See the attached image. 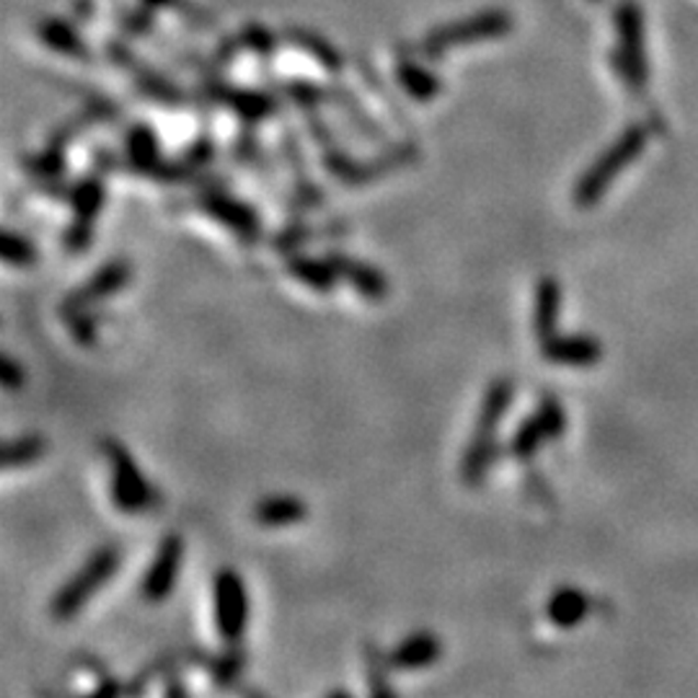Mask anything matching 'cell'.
<instances>
[{
    "mask_svg": "<svg viewBox=\"0 0 698 698\" xmlns=\"http://www.w3.org/2000/svg\"><path fill=\"white\" fill-rule=\"evenodd\" d=\"M0 380H3L5 391H16V388L24 386V370H21V365L9 355L3 357V368H0Z\"/></svg>",
    "mask_w": 698,
    "mask_h": 698,
    "instance_id": "obj_26",
    "label": "cell"
},
{
    "mask_svg": "<svg viewBox=\"0 0 698 698\" xmlns=\"http://www.w3.org/2000/svg\"><path fill=\"white\" fill-rule=\"evenodd\" d=\"M443 654L440 639L430 631H414L407 639H401L388 654V667L393 671H422V667L435 665Z\"/></svg>",
    "mask_w": 698,
    "mask_h": 698,
    "instance_id": "obj_14",
    "label": "cell"
},
{
    "mask_svg": "<svg viewBox=\"0 0 698 698\" xmlns=\"http://www.w3.org/2000/svg\"><path fill=\"white\" fill-rule=\"evenodd\" d=\"M616 34H618V47L614 53V68L621 76L634 96H644L646 93V78H650V68H646V42H644V13L634 0H623L616 9Z\"/></svg>",
    "mask_w": 698,
    "mask_h": 698,
    "instance_id": "obj_2",
    "label": "cell"
},
{
    "mask_svg": "<svg viewBox=\"0 0 698 698\" xmlns=\"http://www.w3.org/2000/svg\"><path fill=\"white\" fill-rule=\"evenodd\" d=\"M646 140H650V133H646L644 125H629L623 129L618 138L610 142L608 150L603 156H597L590 169L577 179L572 192V203L580 210H590L606 197V192L614 184V179L621 174V171L629 169L634 163V158L646 148Z\"/></svg>",
    "mask_w": 698,
    "mask_h": 698,
    "instance_id": "obj_1",
    "label": "cell"
},
{
    "mask_svg": "<svg viewBox=\"0 0 698 698\" xmlns=\"http://www.w3.org/2000/svg\"><path fill=\"white\" fill-rule=\"evenodd\" d=\"M399 81L414 99H420V102H427L430 96H435V93L440 91V83L430 73H424L420 65H399Z\"/></svg>",
    "mask_w": 698,
    "mask_h": 698,
    "instance_id": "obj_23",
    "label": "cell"
},
{
    "mask_svg": "<svg viewBox=\"0 0 698 698\" xmlns=\"http://www.w3.org/2000/svg\"><path fill=\"white\" fill-rule=\"evenodd\" d=\"M45 437L39 435H24V437H16V440L5 443L3 445V469L11 471V469H24V466L34 464V460H39L42 456H45Z\"/></svg>",
    "mask_w": 698,
    "mask_h": 698,
    "instance_id": "obj_21",
    "label": "cell"
},
{
    "mask_svg": "<svg viewBox=\"0 0 698 698\" xmlns=\"http://www.w3.org/2000/svg\"><path fill=\"white\" fill-rule=\"evenodd\" d=\"M0 259H3L9 267L26 270L34 267V262H37V249H34V243L28 241L26 236L5 228L3 236H0Z\"/></svg>",
    "mask_w": 698,
    "mask_h": 698,
    "instance_id": "obj_22",
    "label": "cell"
},
{
    "mask_svg": "<svg viewBox=\"0 0 698 698\" xmlns=\"http://www.w3.org/2000/svg\"><path fill=\"white\" fill-rule=\"evenodd\" d=\"M117 567H119V549H114V546H102V549L93 551L91 559L85 561L81 570H78L73 577L65 582V585L55 593L49 610H53L57 621H70V618H73L78 610L91 600L93 593H96L99 587H104L106 582L114 577Z\"/></svg>",
    "mask_w": 698,
    "mask_h": 698,
    "instance_id": "obj_3",
    "label": "cell"
},
{
    "mask_svg": "<svg viewBox=\"0 0 698 698\" xmlns=\"http://www.w3.org/2000/svg\"><path fill=\"white\" fill-rule=\"evenodd\" d=\"M102 448L112 464V502L119 513L140 515L158 505V492L150 481L142 477L138 464L129 456L127 448L117 440H104Z\"/></svg>",
    "mask_w": 698,
    "mask_h": 698,
    "instance_id": "obj_4",
    "label": "cell"
},
{
    "mask_svg": "<svg viewBox=\"0 0 698 698\" xmlns=\"http://www.w3.org/2000/svg\"><path fill=\"white\" fill-rule=\"evenodd\" d=\"M513 28V19L505 11H484L479 16L456 21V24H448L437 32H432L427 42H424V53L427 55H443L453 47H466V45H477V42L496 39L502 34H507Z\"/></svg>",
    "mask_w": 698,
    "mask_h": 698,
    "instance_id": "obj_7",
    "label": "cell"
},
{
    "mask_svg": "<svg viewBox=\"0 0 698 698\" xmlns=\"http://www.w3.org/2000/svg\"><path fill=\"white\" fill-rule=\"evenodd\" d=\"M590 614V597L585 590L564 585L553 590V595L546 603V616L557 629H574L585 621Z\"/></svg>",
    "mask_w": 698,
    "mask_h": 698,
    "instance_id": "obj_19",
    "label": "cell"
},
{
    "mask_svg": "<svg viewBox=\"0 0 698 698\" xmlns=\"http://www.w3.org/2000/svg\"><path fill=\"white\" fill-rule=\"evenodd\" d=\"M308 517V507L304 500L290 494L267 496L254 507V520L264 528H285V525L304 523Z\"/></svg>",
    "mask_w": 698,
    "mask_h": 698,
    "instance_id": "obj_20",
    "label": "cell"
},
{
    "mask_svg": "<svg viewBox=\"0 0 698 698\" xmlns=\"http://www.w3.org/2000/svg\"><path fill=\"white\" fill-rule=\"evenodd\" d=\"M70 207H73V222L65 230V249L70 254H83L91 247L93 222L104 207V182L96 176L81 179L70 190Z\"/></svg>",
    "mask_w": 698,
    "mask_h": 698,
    "instance_id": "obj_8",
    "label": "cell"
},
{
    "mask_svg": "<svg viewBox=\"0 0 698 698\" xmlns=\"http://www.w3.org/2000/svg\"><path fill=\"white\" fill-rule=\"evenodd\" d=\"M129 275H133V270H129V262H125V259H114V262L104 264L102 270L93 272L81 287H76L62 300L60 313L65 319H70V316L89 311L93 304H102V300L112 298L114 293H119L129 283Z\"/></svg>",
    "mask_w": 698,
    "mask_h": 698,
    "instance_id": "obj_10",
    "label": "cell"
},
{
    "mask_svg": "<svg viewBox=\"0 0 698 698\" xmlns=\"http://www.w3.org/2000/svg\"><path fill=\"white\" fill-rule=\"evenodd\" d=\"M412 158H414L412 148H399V150H391V153L378 158V161H373V163H359V161H352V158L340 153V150H327V156H323V165H327L329 174L334 179H340L344 186H359V184H368V182H373V179L388 174V171L399 169V165L409 163Z\"/></svg>",
    "mask_w": 698,
    "mask_h": 698,
    "instance_id": "obj_12",
    "label": "cell"
},
{
    "mask_svg": "<svg viewBox=\"0 0 698 698\" xmlns=\"http://www.w3.org/2000/svg\"><path fill=\"white\" fill-rule=\"evenodd\" d=\"M287 275L304 283L308 290L313 293H331L340 283V270L334 267L329 256L323 259H313V256H304V254H293L285 262Z\"/></svg>",
    "mask_w": 698,
    "mask_h": 698,
    "instance_id": "obj_18",
    "label": "cell"
},
{
    "mask_svg": "<svg viewBox=\"0 0 698 698\" xmlns=\"http://www.w3.org/2000/svg\"><path fill=\"white\" fill-rule=\"evenodd\" d=\"M184 557V541L179 534H169L161 538L153 561H150L148 572L142 574L140 582V595L148 603H163L171 595V590L176 585L179 567H182Z\"/></svg>",
    "mask_w": 698,
    "mask_h": 698,
    "instance_id": "obj_11",
    "label": "cell"
},
{
    "mask_svg": "<svg viewBox=\"0 0 698 698\" xmlns=\"http://www.w3.org/2000/svg\"><path fill=\"white\" fill-rule=\"evenodd\" d=\"M213 610H215V629L226 646H236L241 642L243 631L249 623V595L243 587L239 572L222 570L215 574L213 582Z\"/></svg>",
    "mask_w": 698,
    "mask_h": 698,
    "instance_id": "obj_5",
    "label": "cell"
},
{
    "mask_svg": "<svg viewBox=\"0 0 698 698\" xmlns=\"http://www.w3.org/2000/svg\"><path fill=\"white\" fill-rule=\"evenodd\" d=\"M68 323H70V334L76 336L78 344H83V347H91V344L96 342V319H93L89 311H81V313L70 316Z\"/></svg>",
    "mask_w": 698,
    "mask_h": 698,
    "instance_id": "obj_25",
    "label": "cell"
},
{
    "mask_svg": "<svg viewBox=\"0 0 698 698\" xmlns=\"http://www.w3.org/2000/svg\"><path fill=\"white\" fill-rule=\"evenodd\" d=\"M329 259L334 262V267L340 270V277L347 279V283L355 287V290L363 295V298L384 300L388 295V279L378 267L342 254V251H331Z\"/></svg>",
    "mask_w": 698,
    "mask_h": 698,
    "instance_id": "obj_16",
    "label": "cell"
},
{
    "mask_svg": "<svg viewBox=\"0 0 698 698\" xmlns=\"http://www.w3.org/2000/svg\"><path fill=\"white\" fill-rule=\"evenodd\" d=\"M513 396H515V384L510 378H496L489 384L484 399H481L473 437H481V440H494L496 430H500L502 420H505L510 412V404H513Z\"/></svg>",
    "mask_w": 698,
    "mask_h": 698,
    "instance_id": "obj_15",
    "label": "cell"
},
{
    "mask_svg": "<svg viewBox=\"0 0 698 698\" xmlns=\"http://www.w3.org/2000/svg\"><path fill=\"white\" fill-rule=\"evenodd\" d=\"M564 427H567V414H564V407H561V401L553 399V396H543L536 412L530 414L528 420H523L520 427L515 430V435L510 437L507 453L515 460H523L525 464V460L538 456V450H541L543 443L557 440V437L564 435Z\"/></svg>",
    "mask_w": 698,
    "mask_h": 698,
    "instance_id": "obj_6",
    "label": "cell"
},
{
    "mask_svg": "<svg viewBox=\"0 0 698 698\" xmlns=\"http://www.w3.org/2000/svg\"><path fill=\"white\" fill-rule=\"evenodd\" d=\"M197 207L218 220L220 226H226L243 243H254L262 236V218H259L254 207L239 197H230V194L220 190H207L199 194Z\"/></svg>",
    "mask_w": 698,
    "mask_h": 698,
    "instance_id": "obj_9",
    "label": "cell"
},
{
    "mask_svg": "<svg viewBox=\"0 0 698 698\" xmlns=\"http://www.w3.org/2000/svg\"><path fill=\"white\" fill-rule=\"evenodd\" d=\"M541 355L553 365L590 368L603 357V344L587 334H553L541 342Z\"/></svg>",
    "mask_w": 698,
    "mask_h": 698,
    "instance_id": "obj_13",
    "label": "cell"
},
{
    "mask_svg": "<svg viewBox=\"0 0 698 698\" xmlns=\"http://www.w3.org/2000/svg\"><path fill=\"white\" fill-rule=\"evenodd\" d=\"M384 660L380 657V652L376 650V646H368V683H370V694L373 696H391L393 688L388 686V683L384 680Z\"/></svg>",
    "mask_w": 698,
    "mask_h": 698,
    "instance_id": "obj_24",
    "label": "cell"
},
{
    "mask_svg": "<svg viewBox=\"0 0 698 698\" xmlns=\"http://www.w3.org/2000/svg\"><path fill=\"white\" fill-rule=\"evenodd\" d=\"M561 304H564V293H561L559 279L549 275L538 279L534 295V331L541 342L559 334Z\"/></svg>",
    "mask_w": 698,
    "mask_h": 698,
    "instance_id": "obj_17",
    "label": "cell"
}]
</instances>
